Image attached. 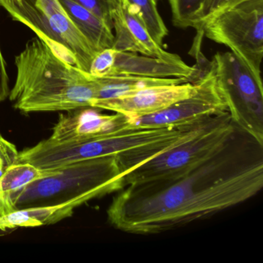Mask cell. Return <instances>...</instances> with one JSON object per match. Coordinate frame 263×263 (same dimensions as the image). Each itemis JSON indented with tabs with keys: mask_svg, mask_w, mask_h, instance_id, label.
<instances>
[{
	"mask_svg": "<svg viewBox=\"0 0 263 263\" xmlns=\"http://www.w3.org/2000/svg\"><path fill=\"white\" fill-rule=\"evenodd\" d=\"M198 32L226 46L258 80L263 58V0H238L209 18Z\"/></svg>",
	"mask_w": 263,
	"mask_h": 263,
	"instance_id": "6",
	"label": "cell"
},
{
	"mask_svg": "<svg viewBox=\"0 0 263 263\" xmlns=\"http://www.w3.org/2000/svg\"><path fill=\"white\" fill-rule=\"evenodd\" d=\"M155 1H156L157 3H158V1H159V0H155Z\"/></svg>",
	"mask_w": 263,
	"mask_h": 263,
	"instance_id": "25",
	"label": "cell"
},
{
	"mask_svg": "<svg viewBox=\"0 0 263 263\" xmlns=\"http://www.w3.org/2000/svg\"><path fill=\"white\" fill-rule=\"evenodd\" d=\"M196 82L147 87L122 98L95 103L93 107L121 114L127 118L147 116L190 96L196 89Z\"/></svg>",
	"mask_w": 263,
	"mask_h": 263,
	"instance_id": "10",
	"label": "cell"
},
{
	"mask_svg": "<svg viewBox=\"0 0 263 263\" xmlns=\"http://www.w3.org/2000/svg\"><path fill=\"white\" fill-rule=\"evenodd\" d=\"M86 203L77 199L59 205L16 209L0 215V231L7 232L19 228H35L53 224L73 215L76 208Z\"/></svg>",
	"mask_w": 263,
	"mask_h": 263,
	"instance_id": "14",
	"label": "cell"
},
{
	"mask_svg": "<svg viewBox=\"0 0 263 263\" xmlns=\"http://www.w3.org/2000/svg\"><path fill=\"white\" fill-rule=\"evenodd\" d=\"M93 78L96 84V97L93 107L95 103L122 98L147 87L191 82L186 78H154L132 75Z\"/></svg>",
	"mask_w": 263,
	"mask_h": 263,
	"instance_id": "15",
	"label": "cell"
},
{
	"mask_svg": "<svg viewBox=\"0 0 263 263\" xmlns=\"http://www.w3.org/2000/svg\"><path fill=\"white\" fill-rule=\"evenodd\" d=\"M206 0H168L172 23L181 29H195Z\"/></svg>",
	"mask_w": 263,
	"mask_h": 263,
	"instance_id": "19",
	"label": "cell"
},
{
	"mask_svg": "<svg viewBox=\"0 0 263 263\" xmlns=\"http://www.w3.org/2000/svg\"><path fill=\"white\" fill-rule=\"evenodd\" d=\"M115 30L113 48L170 61H181L175 53H169L152 38L138 12L126 0H118L113 15Z\"/></svg>",
	"mask_w": 263,
	"mask_h": 263,
	"instance_id": "11",
	"label": "cell"
},
{
	"mask_svg": "<svg viewBox=\"0 0 263 263\" xmlns=\"http://www.w3.org/2000/svg\"><path fill=\"white\" fill-rule=\"evenodd\" d=\"M238 0H206L205 4L203 7L200 14L199 20H198V24H197V31L201 29V26L209 19L213 16L214 15L218 13V12L226 8L228 6L233 3L236 2Z\"/></svg>",
	"mask_w": 263,
	"mask_h": 263,
	"instance_id": "22",
	"label": "cell"
},
{
	"mask_svg": "<svg viewBox=\"0 0 263 263\" xmlns=\"http://www.w3.org/2000/svg\"><path fill=\"white\" fill-rule=\"evenodd\" d=\"M95 13L113 30V15L118 0H73Z\"/></svg>",
	"mask_w": 263,
	"mask_h": 263,
	"instance_id": "20",
	"label": "cell"
},
{
	"mask_svg": "<svg viewBox=\"0 0 263 263\" xmlns=\"http://www.w3.org/2000/svg\"><path fill=\"white\" fill-rule=\"evenodd\" d=\"M211 66L232 122L263 144L262 81L230 51L215 53Z\"/></svg>",
	"mask_w": 263,
	"mask_h": 263,
	"instance_id": "8",
	"label": "cell"
},
{
	"mask_svg": "<svg viewBox=\"0 0 263 263\" xmlns=\"http://www.w3.org/2000/svg\"><path fill=\"white\" fill-rule=\"evenodd\" d=\"M3 8L14 21L33 30L60 58L89 73L97 51L58 0H20Z\"/></svg>",
	"mask_w": 263,
	"mask_h": 263,
	"instance_id": "5",
	"label": "cell"
},
{
	"mask_svg": "<svg viewBox=\"0 0 263 263\" xmlns=\"http://www.w3.org/2000/svg\"><path fill=\"white\" fill-rule=\"evenodd\" d=\"M124 187V177L115 155L84 160L58 167L50 176L33 181L13 192V210L59 205L77 199L101 198Z\"/></svg>",
	"mask_w": 263,
	"mask_h": 263,
	"instance_id": "4",
	"label": "cell"
},
{
	"mask_svg": "<svg viewBox=\"0 0 263 263\" xmlns=\"http://www.w3.org/2000/svg\"><path fill=\"white\" fill-rule=\"evenodd\" d=\"M58 1L67 16L93 46L97 53L113 47L115 43L113 30L102 20L73 0Z\"/></svg>",
	"mask_w": 263,
	"mask_h": 263,
	"instance_id": "16",
	"label": "cell"
},
{
	"mask_svg": "<svg viewBox=\"0 0 263 263\" xmlns=\"http://www.w3.org/2000/svg\"><path fill=\"white\" fill-rule=\"evenodd\" d=\"M235 127L229 112L215 115L196 135L126 171L123 174L124 187L179 175L192 168L222 146Z\"/></svg>",
	"mask_w": 263,
	"mask_h": 263,
	"instance_id": "7",
	"label": "cell"
},
{
	"mask_svg": "<svg viewBox=\"0 0 263 263\" xmlns=\"http://www.w3.org/2000/svg\"><path fill=\"white\" fill-rule=\"evenodd\" d=\"M9 78L7 74L5 61L0 48V103L5 101L10 95Z\"/></svg>",
	"mask_w": 263,
	"mask_h": 263,
	"instance_id": "23",
	"label": "cell"
},
{
	"mask_svg": "<svg viewBox=\"0 0 263 263\" xmlns=\"http://www.w3.org/2000/svg\"><path fill=\"white\" fill-rule=\"evenodd\" d=\"M262 187L263 144L235 126L222 146L192 168L123 187L107 220L127 233H162L241 204Z\"/></svg>",
	"mask_w": 263,
	"mask_h": 263,
	"instance_id": "1",
	"label": "cell"
},
{
	"mask_svg": "<svg viewBox=\"0 0 263 263\" xmlns=\"http://www.w3.org/2000/svg\"><path fill=\"white\" fill-rule=\"evenodd\" d=\"M130 7H133L147 27L149 33L154 40L163 47L164 41L168 30L158 12L155 0H126Z\"/></svg>",
	"mask_w": 263,
	"mask_h": 263,
	"instance_id": "18",
	"label": "cell"
},
{
	"mask_svg": "<svg viewBox=\"0 0 263 263\" xmlns=\"http://www.w3.org/2000/svg\"><path fill=\"white\" fill-rule=\"evenodd\" d=\"M192 134L190 124L165 127L127 125L111 133L75 142H58L50 138L19 152L17 163L41 169H54L72 163L101 157L138 154L146 161L175 147Z\"/></svg>",
	"mask_w": 263,
	"mask_h": 263,
	"instance_id": "3",
	"label": "cell"
},
{
	"mask_svg": "<svg viewBox=\"0 0 263 263\" xmlns=\"http://www.w3.org/2000/svg\"><path fill=\"white\" fill-rule=\"evenodd\" d=\"M20 0H0V7H4L10 4H17Z\"/></svg>",
	"mask_w": 263,
	"mask_h": 263,
	"instance_id": "24",
	"label": "cell"
},
{
	"mask_svg": "<svg viewBox=\"0 0 263 263\" xmlns=\"http://www.w3.org/2000/svg\"><path fill=\"white\" fill-rule=\"evenodd\" d=\"M196 83V89L190 96L147 116L126 117L127 124L138 127H165L195 122L228 111L211 64Z\"/></svg>",
	"mask_w": 263,
	"mask_h": 263,
	"instance_id": "9",
	"label": "cell"
},
{
	"mask_svg": "<svg viewBox=\"0 0 263 263\" xmlns=\"http://www.w3.org/2000/svg\"><path fill=\"white\" fill-rule=\"evenodd\" d=\"M15 64L16 82L9 97L23 113L93 107V76L60 58L37 36L15 58Z\"/></svg>",
	"mask_w": 263,
	"mask_h": 263,
	"instance_id": "2",
	"label": "cell"
},
{
	"mask_svg": "<svg viewBox=\"0 0 263 263\" xmlns=\"http://www.w3.org/2000/svg\"><path fill=\"white\" fill-rule=\"evenodd\" d=\"M19 152L16 146L0 135V176L6 169L17 163Z\"/></svg>",
	"mask_w": 263,
	"mask_h": 263,
	"instance_id": "21",
	"label": "cell"
},
{
	"mask_svg": "<svg viewBox=\"0 0 263 263\" xmlns=\"http://www.w3.org/2000/svg\"><path fill=\"white\" fill-rule=\"evenodd\" d=\"M57 172L58 168L41 169L29 163H16L7 167L0 176V215L13 211L10 202L13 192Z\"/></svg>",
	"mask_w": 263,
	"mask_h": 263,
	"instance_id": "17",
	"label": "cell"
},
{
	"mask_svg": "<svg viewBox=\"0 0 263 263\" xmlns=\"http://www.w3.org/2000/svg\"><path fill=\"white\" fill-rule=\"evenodd\" d=\"M100 109L87 107L60 115L50 139L58 142H75L98 138L127 125L121 114L104 115Z\"/></svg>",
	"mask_w": 263,
	"mask_h": 263,
	"instance_id": "12",
	"label": "cell"
},
{
	"mask_svg": "<svg viewBox=\"0 0 263 263\" xmlns=\"http://www.w3.org/2000/svg\"><path fill=\"white\" fill-rule=\"evenodd\" d=\"M201 64L190 67L183 61H166L154 57L140 56L132 52L115 50L110 76L132 75L154 78H186L191 82L198 81L204 75Z\"/></svg>",
	"mask_w": 263,
	"mask_h": 263,
	"instance_id": "13",
	"label": "cell"
}]
</instances>
